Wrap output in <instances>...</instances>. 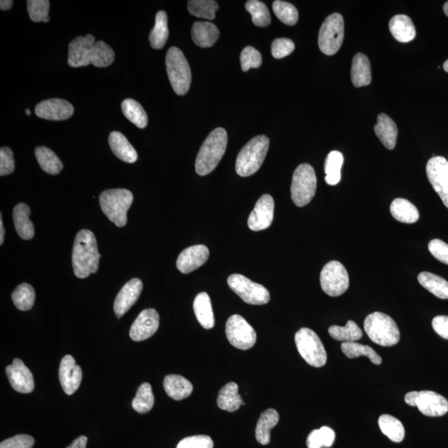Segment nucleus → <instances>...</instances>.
Segmentation results:
<instances>
[{"label": "nucleus", "instance_id": "052dcab7", "mask_svg": "<svg viewBox=\"0 0 448 448\" xmlns=\"http://www.w3.org/2000/svg\"><path fill=\"white\" fill-rule=\"evenodd\" d=\"M418 391H413V392H409L406 395H405L404 400L409 406L416 407V400L418 398Z\"/></svg>", "mask_w": 448, "mask_h": 448}, {"label": "nucleus", "instance_id": "e2e57ef3", "mask_svg": "<svg viewBox=\"0 0 448 448\" xmlns=\"http://www.w3.org/2000/svg\"><path fill=\"white\" fill-rule=\"evenodd\" d=\"M0 215H1V218H0V245H3L4 239V234H6V232H4V223L2 220V214H0Z\"/></svg>", "mask_w": 448, "mask_h": 448}, {"label": "nucleus", "instance_id": "f257e3e1", "mask_svg": "<svg viewBox=\"0 0 448 448\" xmlns=\"http://www.w3.org/2000/svg\"><path fill=\"white\" fill-rule=\"evenodd\" d=\"M100 258L95 235L87 229L80 231L75 238L73 248L74 274L83 279L96 273Z\"/></svg>", "mask_w": 448, "mask_h": 448}, {"label": "nucleus", "instance_id": "49530a36", "mask_svg": "<svg viewBox=\"0 0 448 448\" xmlns=\"http://www.w3.org/2000/svg\"><path fill=\"white\" fill-rule=\"evenodd\" d=\"M245 8L251 14L254 25L258 27H267L270 25V12L265 4L258 0H249L245 4Z\"/></svg>", "mask_w": 448, "mask_h": 448}, {"label": "nucleus", "instance_id": "0eeeda50", "mask_svg": "<svg viewBox=\"0 0 448 448\" xmlns=\"http://www.w3.org/2000/svg\"><path fill=\"white\" fill-rule=\"evenodd\" d=\"M317 179L313 167L301 164L292 177L291 199L298 207L308 205L317 192Z\"/></svg>", "mask_w": 448, "mask_h": 448}, {"label": "nucleus", "instance_id": "69168bd1", "mask_svg": "<svg viewBox=\"0 0 448 448\" xmlns=\"http://www.w3.org/2000/svg\"><path fill=\"white\" fill-rule=\"evenodd\" d=\"M443 68H444L445 72L448 73V59L446 61L444 64H443Z\"/></svg>", "mask_w": 448, "mask_h": 448}, {"label": "nucleus", "instance_id": "a211bd4d", "mask_svg": "<svg viewBox=\"0 0 448 448\" xmlns=\"http://www.w3.org/2000/svg\"><path fill=\"white\" fill-rule=\"evenodd\" d=\"M95 42V37L91 35L75 37L69 44L68 63L70 67L81 68L91 64L90 56Z\"/></svg>", "mask_w": 448, "mask_h": 448}, {"label": "nucleus", "instance_id": "4c0bfd02", "mask_svg": "<svg viewBox=\"0 0 448 448\" xmlns=\"http://www.w3.org/2000/svg\"><path fill=\"white\" fill-rule=\"evenodd\" d=\"M121 110L131 123L140 129L145 128L148 124V116L140 104L133 99H126L121 104Z\"/></svg>", "mask_w": 448, "mask_h": 448}, {"label": "nucleus", "instance_id": "aec40b11", "mask_svg": "<svg viewBox=\"0 0 448 448\" xmlns=\"http://www.w3.org/2000/svg\"><path fill=\"white\" fill-rule=\"evenodd\" d=\"M416 407L428 417H441L448 412V400L433 391L418 392Z\"/></svg>", "mask_w": 448, "mask_h": 448}, {"label": "nucleus", "instance_id": "7c9ffc66", "mask_svg": "<svg viewBox=\"0 0 448 448\" xmlns=\"http://www.w3.org/2000/svg\"><path fill=\"white\" fill-rule=\"evenodd\" d=\"M279 422V413L275 409L264 411L258 419L256 427V440L262 445H267L271 441V430Z\"/></svg>", "mask_w": 448, "mask_h": 448}, {"label": "nucleus", "instance_id": "2eb2a0df", "mask_svg": "<svg viewBox=\"0 0 448 448\" xmlns=\"http://www.w3.org/2000/svg\"><path fill=\"white\" fill-rule=\"evenodd\" d=\"M159 317L155 309L141 311L130 329V337L134 341H143L152 337L157 332Z\"/></svg>", "mask_w": 448, "mask_h": 448}, {"label": "nucleus", "instance_id": "393cba45", "mask_svg": "<svg viewBox=\"0 0 448 448\" xmlns=\"http://www.w3.org/2000/svg\"><path fill=\"white\" fill-rule=\"evenodd\" d=\"M192 39L200 48H210L219 40V31L210 22H196L192 27Z\"/></svg>", "mask_w": 448, "mask_h": 448}, {"label": "nucleus", "instance_id": "3c124183", "mask_svg": "<svg viewBox=\"0 0 448 448\" xmlns=\"http://www.w3.org/2000/svg\"><path fill=\"white\" fill-rule=\"evenodd\" d=\"M240 61L243 72H247L250 68H258L262 63L261 54L251 46L246 47L243 50Z\"/></svg>", "mask_w": 448, "mask_h": 448}, {"label": "nucleus", "instance_id": "72a5a7b5", "mask_svg": "<svg viewBox=\"0 0 448 448\" xmlns=\"http://www.w3.org/2000/svg\"><path fill=\"white\" fill-rule=\"evenodd\" d=\"M421 286L440 299H448V281L440 276L428 272H421L418 277Z\"/></svg>", "mask_w": 448, "mask_h": 448}, {"label": "nucleus", "instance_id": "20e7f679", "mask_svg": "<svg viewBox=\"0 0 448 448\" xmlns=\"http://www.w3.org/2000/svg\"><path fill=\"white\" fill-rule=\"evenodd\" d=\"M266 135H258L244 146L236 160V172L241 177L255 174L262 167L269 149Z\"/></svg>", "mask_w": 448, "mask_h": 448}, {"label": "nucleus", "instance_id": "2f4dec72", "mask_svg": "<svg viewBox=\"0 0 448 448\" xmlns=\"http://www.w3.org/2000/svg\"><path fill=\"white\" fill-rule=\"evenodd\" d=\"M217 404L219 408L230 413L237 411L244 404L241 396L238 394V386L230 382L219 391Z\"/></svg>", "mask_w": 448, "mask_h": 448}, {"label": "nucleus", "instance_id": "f03ea898", "mask_svg": "<svg viewBox=\"0 0 448 448\" xmlns=\"http://www.w3.org/2000/svg\"><path fill=\"white\" fill-rule=\"evenodd\" d=\"M228 144V134L224 128H217L207 135L197 155L195 171L201 176H207L218 167Z\"/></svg>", "mask_w": 448, "mask_h": 448}, {"label": "nucleus", "instance_id": "9b49d317", "mask_svg": "<svg viewBox=\"0 0 448 448\" xmlns=\"http://www.w3.org/2000/svg\"><path fill=\"white\" fill-rule=\"evenodd\" d=\"M320 281L325 293L333 297L345 293L350 286L346 269L338 261L329 262L323 267Z\"/></svg>", "mask_w": 448, "mask_h": 448}, {"label": "nucleus", "instance_id": "f8f14e48", "mask_svg": "<svg viewBox=\"0 0 448 448\" xmlns=\"http://www.w3.org/2000/svg\"><path fill=\"white\" fill-rule=\"evenodd\" d=\"M225 331L231 345L238 350H249L256 344V332L241 315H234L230 317L226 323Z\"/></svg>", "mask_w": 448, "mask_h": 448}, {"label": "nucleus", "instance_id": "7ed1b4c3", "mask_svg": "<svg viewBox=\"0 0 448 448\" xmlns=\"http://www.w3.org/2000/svg\"><path fill=\"white\" fill-rule=\"evenodd\" d=\"M365 332L373 342L381 346H394L400 339L397 324L389 315L382 313H372L365 318Z\"/></svg>", "mask_w": 448, "mask_h": 448}, {"label": "nucleus", "instance_id": "680f3d73", "mask_svg": "<svg viewBox=\"0 0 448 448\" xmlns=\"http://www.w3.org/2000/svg\"><path fill=\"white\" fill-rule=\"evenodd\" d=\"M13 4L12 0H1V1H0V8L4 11H8V9H11L13 6Z\"/></svg>", "mask_w": 448, "mask_h": 448}, {"label": "nucleus", "instance_id": "39448f33", "mask_svg": "<svg viewBox=\"0 0 448 448\" xmlns=\"http://www.w3.org/2000/svg\"><path fill=\"white\" fill-rule=\"evenodd\" d=\"M133 195L125 188H114L104 191L100 195V205L104 214L117 227L127 224V212L133 202Z\"/></svg>", "mask_w": 448, "mask_h": 448}, {"label": "nucleus", "instance_id": "6e6d98bb", "mask_svg": "<svg viewBox=\"0 0 448 448\" xmlns=\"http://www.w3.org/2000/svg\"><path fill=\"white\" fill-rule=\"evenodd\" d=\"M34 445V437L30 435H20L3 441L0 444V448H32Z\"/></svg>", "mask_w": 448, "mask_h": 448}, {"label": "nucleus", "instance_id": "de8ad7c7", "mask_svg": "<svg viewBox=\"0 0 448 448\" xmlns=\"http://www.w3.org/2000/svg\"><path fill=\"white\" fill-rule=\"evenodd\" d=\"M334 440H336V433L331 428L325 426L315 429L310 433L306 440V445L308 448L329 447L332 446Z\"/></svg>", "mask_w": 448, "mask_h": 448}, {"label": "nucleus", "instance_id": "6e6552de", "mask_svg": "<svg viewBox=\"0 0 448 448\" xmlns=\"http://www.w3.org/2000/svg\"><path fill=\"white\" fill-rule=\"evenodd\" d=\"M295 342L297 350L308 365L320 368L327 364V355L323 343L317 333L309 328H301L296 332Z\"/></svg>", "mask_w": 448, "mask_h": 448}, {"label": "nucleus", "instance_id": "412c9836", "mask_svg": "<svg viewBox=\"0 0 448 448\" xmlns=\"http://www.w3.org/2000/svg\"><path fill=\"white\" fill-rule=\"evenodd\" d=\"M143 289V283L138 278H133L122 287L116 297L114 303V310L118 318L123 317L138 301Z\"/></svg>", "mask_w": 448, "mask_h": 448}, {"label": "nucleus", "instance_id": "c03bdc74", "mask_svg": "<svg viewBox=\"0 0 448 448\" xmlns=\"http://www.w3.org/2000/svg\"><path fill=\"white\" fill-rule=\"evenodd\" d=\"M155 404V397L152 386L144 383L139 387L135 397L132 401V408L139 413H146L152 409Z\"/></svg>", "mask_w": 448, "mask_h": 448}, {"label": "nucleus", "instance_id": "79ce46f5", "mask_svg": "<svg viewBox=\"0 0 448 448\" xmlns=\"http://www.w3.org/2000/svg\"><path fill=\"white\" fill-rule=\"evenodd\" d=\"M341 351L350 358H355L361 356L370 358L373 364L379 365L382 363V358L370 346L362 345L356 342H344L341 345Z\"/></svg>", "mask_w": 448, "mask_h": 448}, {"label": "nucleus", "instance_id": "c9c22d12", "mask_svg": "<svg viewBox=\"0 0 448 448\" xmlns=\"http://www.w3.org/2000/svg\"><path fill=\"white\" fill-rule=\"evenodd\" d=\"M35 157L42 171L55 176L62 171L63 164L53 150L39 146L35 149Z\"/></svg>", "mask_w": 448, "mask_h": 448}, {"label": "nucleus", "instance_id": "1a4fd4ad", "mask_svg": "<svg viewBox=\"0 0 448 448\" xmlns=\"http://www.w3.org/2000/svg\"><path fill=\"white\" fill-rule=\"evenodd\" d=\"M344 35L345 27L341 14H331L320 27L318 37L320 51L328 56L336 54L343 44Z\"/></svg>", "mask_w": 448, "mask_h": 448}, {"label": "nucleus", "instance_id": "09e8293b", "mask_svg": "<svg viewBox=\"0 0 448 448\" xmlns=\"http://www.w3.org/2000/svg\"><path fill=\"white\" fill-rule=\"evenodd\" d=\"M272 8L276 16L286 25L293 26L298 21V11L293 4L277 0L273 2Z\"/></svg>", "mask_w": 448, "mask_h": 448}, {"label": "nucleus", "instance_id": "5fc2aeb1", "mask_svg": "<svg viewBox=\"0 0 448 448\" xmlns=\"http://www.w3.org/2000/svg\"><path fill=\"white\" fill-rule=\"evenodd\" d=\"M16 168L13 154L11 149L2 147L0 150V176H8L13 172Z\"/></svg>", "mask_w": 448, "mask_h": 448}, {"label": "nucleus", "instance_id": "ea45409f", "mask_svg": "<svg viewBox=\"0 0 448 448\" xmlns=\"http://www.w3.org/2000/svg\"><path fill=\"white\" fill-rule=\"evenodd\" d=\"M114 60V51L106 42L97 41L93 44L90 56L91 64L97 68H106L111 65Z\"/></svg>", "mask_w": 448, "mask_h": 448}, {"label": "nucleus", "instance_id": "4468645a", "mask_svg": "<svg viewBox=\"0 0 448 448\" xmlns=\"http://www.w3.org/2000/svg\"><path fill=\"white\" fill-rule=\"evenodd\" d=\"M274 200L269 195H262L258 200L255 207L249 215L248 225L250 229L258 231L265 230L270 227L274 217Z\"/></svg>", "mask_w": 448, "mask_h": 448}, {"label": "nucleus", "instance_id": "6ab92c4d", "mask_svg": "<svg viewBox=\"0 0 448 448\" xmlns=\"http://www.w3.org/2000/svg\"><path fill=\"white\" fill-rule=\"evenodd\" d=\"M83 379L81 367L76 364L72 356H66L60 363L59 380L63 391L72 395L78 389Z\"/></svg>", "mask_w": 448, "mask_h": 448}, {"label": "nucleus", "instance_id": "603ef678", "mask_svg": "<svg viewBox=\"0 0 448 448\" xmlns=\"http://www.w3.org/2000/svg\"><path fill=\"white\" fill-rule=\"evenodd\" d=\"M295 49L294 42L289 39H277L272 44V54L273 58L281 59L290 55Z\"/></svg>", "mask_w": 448, "mask_h": 448}, {"label": "nucleus", "instance_id": "9d476101", "mask_svg": "<svg viewBox=\"0 0 448 448\" xmlns=\"http://www.w3.org/2000/svg\"><path fill=\"white\" fill-rule=\"evenodd\" d=\"M228 284L236 294L250 305H265L270 301V293L266 287L253 282L248 277L233 274L228 278Z\"/></svg>", "mask_w": 448, "mask_h": 448}, {"label": "nucleus", "instance_id": "423d86ee", "mask_svg": "<svg viewBox=\"0 0 448 448\" xmlns=\"http://www.w3.org/2000/svg\"><path fill=\"white\" fill-rule=\"evenodd\" d=\"M166 64L169 80L174 92L178 96L186 95L190 87L192 75L190 65L182 51L176 47L169 49Z\"/></svg>", "mask_w": 448, "mask_h": 448}, {"label": "nucleus", "instance_id": "8fccbe9b", "mask_svg": "<svg viewBox=\"0 0 448 448\" xmlns=\"http://www.w3.org/2000/svg\"><path fill=\"white\" fill-rule=\"evenodd\" d=\"M27 6L32 21L48 23L50 20V2L48 0H28Z\"/></svg>", "mask_w": 448, "mask_h": 448}, {"label": "nucleus", "instance_id": "a878e982", "mask_svg": "<svg viewBox=\"0 0 448 448\" xmlns=\"http://www.w3.org/2000/svg\"><path fill=\"white\" fill-rule=\"evenodd\" d=\"M30 207L25 204H18L13 209L14 226H16L18 236L22 239L30 240L34 238L35 227L30 219Z\"/></svg>", "mask_w": 448, "mask_h": 448}, {"label": "nucleus", "instance_id": "0e129e2a", "mask_svg": "<svg viewBox=\"0 0 448 448\" xmlns=\"http://www.w3.org/2000/svg\"><path fill=\"white\" fill-rule=\"evenodd\" d=\"M443 11H444L446 16L448 17V1L443 6Z\"/></svg>", "mask_w": 448, "mask_h": 448}, {"label": "nucleus", "instance_id": "13d9d810", "mask_svg": "<svg viewBox=\"0 0 448 448\" xmlns=\"http://www.w3.org/2000/svg\"><path fill=\"white\" fill-rule=\"evenodd\" d=\"M432 325L438 336L448 339V317L447 315H437L432 320Z\"/></svg>", "mask_w": 448, "mask_h": 448}, {"label": "nucleus", "instance_id": "58836bf2", "mask_svg": "<svg viewBox=\"0 0 448 448\" xmlns=\"http://www.w3.org/2000/svg\"><path fill=\"white\" fill-rule=\"evenodd\" d=\"M379 426L382 432L394 442H401L405 436L404 427L398 418L391 415H381L379 418Z\"/></svg>", "mask_w": 448, "mask_h": 448}, {"label": "nucleus", "instance_id": "473e14b6", "mask_svg": "<svg viewBox=\"0 0 448 448\" xmlns=\"http://www.w3.org/2000/svg\"><path fill=\"white\" fill-rule=\"evenodd\" d=\"M390 213L401 223L414 224L419 219V212L411 202L405 199H395L390 205Z\"/></svg>", "mask_w": 448, "mask_h": 448}, {"label": "nucleus", "instance_id": "f704fd0d", "mask_svg": "<svg viewBox=\"0 0 448 448\" xmlns=\"http://www.w3.org/2000/svg\"><path fill=\"white\" fill-rule=\"evenodd\" d=\"M169 39L168 17L166 12L159 11L155 16V27L150 35V42L154 49H162Z\"/></svg>", "mask_w": 448, "mask_h": 448}, {"label": "nucleus", "instance_id": "f3484780", "mask_svg": "<svg viewBox=\"0 0 448 448\" xmlns=\"http://www.w3.org/2000/svg\"><path fill=\"white\" fill-rule=\"evenodd\" d=\"M72 104L63 99L54 98L41 102L35 107V114L42 119L64 121L73 115Z\"/></svg>", "mask_w": 448, "mask_h": 448}, {"label": "nucleus", "instance_id": "dca6fc26", "mask_svg": "<svg viewBox=\"0 0 448 448\" xmlns=\"http://www.w3.org/2000/svg\"><path fill=\"white\" fill-rule=\"evenodd\" d=\"M6 375L9 383L17 392L30 394L34 391V376L20 358L13 360V364L6 368Z\"/></svg>", "mask_w": 448, "mask_h": 448}, {"label": "nucleus", "instance_id": "338daca9", "mask_svg": "<svg viewBox=\"0 0 448 448\" xmlns=\"http://www.w3.org/2000/svg\"><path fill=\"white\" fill-rule=\"evenodd\" d=\"M25 113H26V114H27L28 116L31 115V111H30V110L26 109V110H25Z\"/></svg>", "mask_w": 448, "mask_h": 448}, {"label": "nucleus", "instance_id": "bb28decb", "mask_svg": "<svg viewBox=\"0 0 448 448\" xmlns=\"http://www.w3.org/2000/svg\"><path fill=\"white\" fill-rule=\"evenodd\" d=\"M389 30L396 40L404 44L411 42L416 36V30L411 18L404 14L391 18Z\"/></svg>", "mask_w": 448, "mask_h": 448}, {"label": "nucleus", "instance_id": "a19ab883", "mask_svg": "<svg viewBox=\"0 0 448 448\" xmlns=\"http://www.w3.org/2000/svg\"><path fill=\"white\" fill-rule=\"evenodd\" d=\"M329 334L336 341L344 342H356L363 336L361 329L353 320H348L344 327L332 325L329 328Z\"/></svg>", "mask_w": 448, "mask_h": 448}, {"label": "nucleus", "instance_id": "b1692460", "mask_svg": "<svg viewBox=\"0 0 448 448\" xmlns=\"http://www.w3.org/2000/svg\"><path fill=\"white\" fill-rule=\"evenodd\" d=\"M375 132L381 143L388 150H394L398 138V127L391 118L384 113L377 117Z\"/></svg>", "mask_w": 448, "mask_h": 448}, {"label": "nucleus", "instance_id": "4be33fe9", "mask_svg": "<svg viewBox=\"0 0 448 448\" xmlns=\"http://www.w3.org/2000/svg\"><path fill=\"white\" fill-rule=\"evenodd\" d=\"M209 257V248L205 245H195L183 250L179 254L176 265L179 272L187 274L204 265Z\"/></svg>", "mask_w": 448, "mask_h": 448}, {"label": "nucleus", "instance_id": "bf43d9fd", "mask_svg": "<svg viewBox=\"0 0 448 448\" xmlns=\"http://www.w3.org/2000/svg\"><path fill=\"white\" fill-rule=\"evenodd\" d=\"M87 443V437L86 436H81L75 440L72 444L67 448H86Z\"/></svg>", "mask_w": 448, "mask_h": 448}, {"label": "nucleus", "instance_id": "37998d69", "mask_svg": "<svg viewBox=\"0 0 448 448\" xmlns=\"http://www.w3.org/2000/svg\"><path fill=\"white\" fill-rule=\"evenodd\" d=\"M12 300L18 310L23 311L30 310L35 301L34 287L28 283H23L13 291Z\"/></svg>", "mask_w": 448, "mask_h": 448}, {"label": "nucleus", "instance_id": "c756f323", "mask_svg": "<svg viewBox=\"0 0 448 448\" xmlns=\"http://www.w3.org/2000/svg\"><path fill=\"white\" fill-rule=\"evenodd\" d=\"M193 310H195L198 322L202 327L210 329L214 327L215 320L211 300L206 292H201L197 295L193 301Z\"/></svg>", "mask_w": 448, "mask_h": 448}, {"label": "nucleus", "instance_id": "e433bc0d", "mask_svg": "<svg viewBox=\"0 0 448 448\" xmlns=\"http://www.w3.org/2000/svg\"><path fill=\"white\" fill-rule=\"evenodd\" d=\"M343 163V155L338 150H333L327 155L325 162V181L329 186H337L341 181Z\"/></svg>", "mask_w": 448, "mask_h": 448}, {"label": "nucleus", "instance_id": "4d7b16f0", "mask_svg": "<svg viewBox=\"0 0 448 448\" xmlns=\"http://www.w3.org/2000/svg\"><path fill=\"white\" fill-rule=\"evenodd\" d=\"M429 252L442 263L448 265V244L440 239H433L428 244Z\"/></svg>", "mask_w": 448, "mask_h": 448}, {"label": "nucleus", "instance_id": "c85d7f7f", "mask_svg": "<svg viewBox=\"0 0 448 448\" xmlns=\"http://www.w3.org/2000/svg\"><path fill=\"white\" fill-rule=\"evenodd\" d=\"M351 81L353 86H368L372 81L371 67L369 59L365 54H357L353 59Z\"/></svg>", "mask_w": 448, "mask_h": 448}, {"label": "nucleus", "instance_id": "864d4df0", "mask_svg": "<svg viewBox=\"0 0 448 448\" xmlns=\"http://www.w3.org/2000/svg\"><path fill=\"white\" fill-rule=\"evenodd\" d=\"M176 448H214V442L209 436H191L183 438Z\"/></svg>", "mask_w": 448, "mask_h": 448}, {"label": "nucleus", "instance_id": "cd10ccee", "mask_svg": "<svg viewBox=\"0 0 448 448\" xmlns=\"http://www.w3.org/2000/svg\"><path fill=\"white\" fill-rule=\"evenodd\" d=\"M164 389L169 397L174 400L185 399L193 392V385L185 377L169 375L164 378Z\"/></svg>", "mask_w": 448, "mask_h": 448}, {"label": "nucleus", "instance_id": "a18cd8bd", "mask_svg": "<svg viewBox=\"0 0 448 448\" xmlns=\"http://www.w3.org/2000/svg\"><path fill=\"white\" fill-rule=\"evenodd\" d=\"M219 4L214 0H190L188 2V11L192 16L213 20L218 11Z\"/></svg>", "mask_w": 448, "mask_h": 448}, {"label": "nucleus", "instance_id": "5701e85b", "mask_svg": "<svg viewBox=\"0 0 448 448\" xmlns=\"http://www.w3.org/2000/svg\"><path fill=\"white\" fill-rule=\"evenodd\" d=\"M109 145L112 152L122 162L133 164L138 159V152L121 132H111L109 135Z\"/></svg>", "mask_w": 448, "mask_h": 448}, {"label": "nucleus", "instance_id": "ddd939ff", "mask_svg": "<svg viewBox=\"0 0 448 448\" xmlns=\"http://www.w3.org/2000/svg\"><path fill=\"white\" fill-rule=\"evenodd\" d=\"M426 172L429 182L448 209V160L433 157L428 160Z\"/></svg>", "mask_w": 448, "mask_h": 448}]
</instances>
